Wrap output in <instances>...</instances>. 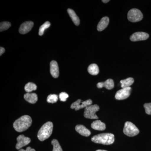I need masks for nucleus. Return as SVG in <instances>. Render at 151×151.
<instances>
[{
	"label": "nucleus",
	"instance_id": "nucleus-1",
	"mask_svg": "<svg viewBox=\"0 0 151 151\" xmlns=\"http://www.w3.org/2000/svg\"><path fill=\"white\" fill-rule=\"evenodd\" d=\"M32 119L29 116L24 115L14 122L13 127L17 132H21L29 128L32 124Z\"/></svg>",
	"mask_w": 151,
	"mask_h": 151
},
{
	"label": "nucleus",
	"instance_id": "nucleus-2",
	"mask_svg": "<svg viewBox=\"0 0 151 151\" xmlns=\"http://www.w3.org/2000/svg\"><path fill=\"white\" fill-rule=\"evenodd\" d=\"M115 140L114 135L111 133H103L95 135L92 138L93 142L104 145L113 144Z\"/></svg>",
	"mask_w": 151,
	"mask_h": 151
},
{
	"label": "nucleus",
	"instance_id": "nucleus-3",
	"mask_svg": "<svg viewBox=\"0 0 151 151\" xmlns=\"http://www.w3.org/2000/svg\"><path fill=\"white\" fill-rule=\"evenodd\" d=\"M53 127V124L51 122H47L44 124L38 132L39 140L44 141L49 138L52 134Z\"/></svg>",
	"mask_w": 151,
	"mask_h": 151
},
{
	"label": "nucleus",
	"instance_id": "nucleus-4",
	"mask_svg": "<svg viewBox=\"0 0 151 151\" xmlns=\"http://www.w3.org/2000/svg\"><path fill=\"white\" fill-rule=\"evenodd\" d=\"M123 132L128 137H133L138 134L139 130L132 122H127L125 123Z\"/></svg>",
	"mask_w": 151,
	"mask_h": 151
},
{
	"label": "nucleus",
	"instance_id": "nucleus-5",
	"mask_svg": "<svg viewBox=\"0 0 151 151\" xmlns=\"http://www.w3.org/2000/svg\"><path fill=\"white\" fill-rule=\"evenodd\" d=\"M100 110V107L97 105H91L85 108L84 116L86 119H98L96 113Z\"/></svg>",
	"mask_w": 151,
	"mask_h": 151
},
{
	"label": "nucleus",
	"instance_id": "nucleus-6",
	"mask_svg": "<svg viewBox=\"0 0 151 151\" xmlns=\"http://www.w3.org/2000/svg\"><path fill=\"white\" fill-rule=\"evenodd\" d=\"M128 19L132 22H137L142 19L143 15L139 10L133 9L130 10L128 13Z\"/></svg>",
	"mask_w": 151,
	"mask_h": 151
},
{
	"label": "nucleus",
	"instance_id": "nucleus-7",
	"mask_svg": "<svg viewBox=\"0 0 151 151\" xmlns=\"http://www.w3.org/2000/svg\"><path fill=\"white\" fill-rule=\"evenodd\" d=\"M92 100L90 99L82 102L81 100L78 99L77 101L71 104L70 108L72 109H75V111H78L81 108H86L88 106L92 105Z\"/></svg>",
	"mask_w": 151,
	"mask_h": 151
},
{
	"label": "nucleus",
	"instance_id": "nucleus-8",
	"mask_svg": "<svg viewBox=\"0 0 151 151\" xmlns=\"http://www.w3.org/2000/svg\"><path fill=\"white\" fill-rule=\"evenodd\" d=\"M132 88L131 87L122 88L116 92L115 97L117 100H125L128 98L131 94Z\"/></svg>",
	"mask_w": 151,
	"mask_h": 151
},
{
	"label": "nucleus",
	"instance_id": "nucleus-9",
	"mask_svg": "<svg viewBox=\"0 0 151 151\" xmlns=\"http://www.w3.org/2000/svg\"><path fill=\"white\" fill-rule=\"evenodd\" d=\"M17 143L16 148L17 150H20L24 146L27 145L31 142V139L27 137H25L24 135H20L17 139Z\"/></svg>",
	"mask_w": 151,
	"mask_h": 151
},
{
	"label": "nucleus",
	"instance_id": "nucleus-10",
	"mask_svg": "<svg viewBox=\"0 0 151 151\" xmlns=\"http://www.w3.org/2000/svg\"><path fill=\"white\" fill-rule=\"evenodd\" d=\"M149 37L148 34L144 32H137L133 34L130 37V40L135 42L138 41L145 40Z\"/></svg>",
	"mask_w": 151,
	"mask_h": 151
},
{
	"label": "nucleus",
	"instance_id": "nucleus-11",
	"mask_svg": "<svg viewBox=\"0 0 151 151\" xmlns=\"http://www.w3.org/2000/svg\"><path fill=\"white\" fill-rule=\"evenodd\" d=\"M34 26V23L32 21H27L23 23L19 29V32L22 34H25L29 32Z\"/></svg>",
	"mask_w": 151,
	"mask_h": 151
},
{
	"label": "nucleus",
	"instance_id": "nucleus-12",
	"mask_svg": "<svg viewBox=\"0 0 151 151\" xmlns=\"http://www.w3.org/2000/svg\"><path fill=\"white\" fill-rule=\"evenodd\" d=\"M50 72L52 77L57 78L59 76V70L56 61L52 60L50 63Z\"/></svg>",
	"mask_w": 151,
	"mask_h": 151
},
{
	"label": "nucleus",
	"instance_id": "nucleus-13",
	"mask_svg": "<svg viewBox=\"0 0 151 151\" xmlns=\"http://www.w3.org/2000/svg\"><path fill=\"white\" fill-rule=\"evenodd\" d=\"M97 87L98 88H102L105 87L106 89L111 90L113 89L114 87V83L113 79H108L105 82H99L97 85Z\"/></svg>",
	"mask_w": 151,
	"mask_h": 151
},
{
	"label": "nucleus",
	"instance_id": "nucleus-14",
	"mask_svg": "<svg viewBox=\"0 0 151 151\" xmlns=\"http://www.w3.org/2000/svg\"><path fill=\"white\" fill-rule=\"evenodd\" d=\"M75 130L80 134L84 137H89L91 134V132L86 127L82 125H78L75 127Z\"/></svg>",
	"mask_w": 151,
	"mask_h": 151
},
{
	"label": "nucleus",
	"instance_id": "nucleus-15",
	"mask_svg": "<svg viewBox=\"0 0 151 151\" xmlns=\"http://www.w3.org/2000/svg\"><path fill=\"white\" fill-rule=\"evenodd\" d=\"M109 23V19L108 17H105L101 19L97 26L98 31L101 32L105 29L108 27Z\"/></svg>",
	"mask_w": 151,
	"mask_h": 151
},
{
	"label": "nucleus",
	"instance_id": "nucleus-16",
	"mask_svg": "<svg viewBox=\"0 0 151 151\" xmlns=\"http://www.w3.org/2000/svg\"><path fill=\"white\" fill-rule=\"evenodd\" d=\"M24 98L27 102L32 104H35L38 100L37 94L35 93H27L24 95Z\"/></svg>",
	"mask_w": 151,
	"mask_h": 151
},
{
	"label": "nucleus",
	"instance_id": "nucleus-17",
	"mask_svg": "<svg viewBox=\"0 0 151 151\" xmlns=\"http://www.w3.org/2000/svg\"><path fill=\"white\" fill-rule=\"evenodd\" d=\"M91 127L94 130L98 131H103L106 129V125L100 120H96L92 122Z\"/></svg>",
	"mask_w": 151,
	"mask_h": 151
},
{
	"label": "nucleus",
	"instance_id": "nucleus-18",
	"mask_svg": "<svg viewBox=\"0 0 151 151\" xmlns=\"http://www.w3.org/2000/svg\"><path fill=\"white\" fill-rule=\"evenodd\" d=\"M67 12L74 24L76 26L79 25L80 24V19L75 13V12L71 9H68Z\"/></svg>",
	"mask_w": 151,
	"mask_h": 151
},
{
	"label": "nucleus",
	"instance_id": "nucleus-19",
	"mask_svg": "<svg viewBox=\"0 0 151 151\" xmlns=\"http://www.w3.org/2000/svg\"><path fill=\"white\" fill-rule=\"evenodd\" d=\"M88 71L91 75H97L99 73V67L97 64H91L88 68Z\"/></svg>",
	"mask_w": 151,
	"mask_h": 151
},
{
	"label": "nucleus",
	"instance_id": "nucleus-20",
	"mask_svg": "<svg viewBox=\"0 0 151 151\" xmlns=\"http://www.w3.org/2000/svg\"><path fill=\"white\" fill-rule=\"evenodd\" d=\"M134 78H128L124 80H121L120 81V83L122 84V88H127V87H130V86L132 85L134 83Z\"/></svg>",
	"mask_w": 151,
	"mask_h": 151
},
{
	"label": "nucleus",
	"instance_id": "nucleus-21",
	"mask_svg": "<svg viewBox=\"0 0 151 151\" xmlns=\"http://www.w3.org/2000/svg\"><path fill=\"white\" fill-rule=\"evenodd\" d=\"M37 88V85L32 82H29L26 84L24 87L25 90L27 93L32 92L33 91L36 90Z\"/></svg>",
	"mask_w": 151,
	"mask_h": 151
},
{
	"label": "nucleus",
	"instance_id": "nucleus-22",
	"mask_svg": "<svg viewBox=\"0 0 151 151\" xmlns=\"http://www.w3.org/2000/svg\"><path fill=\"white\" fill-rule=\"evenodd\" d=\"M50 26V23L49 22H46L43 24L41 26L39 31V35L40 36L43 35L45 30L49 27Z\"/></svg>",
	"mask_w": 151,
	"mask_h": 151
},
{
	"label": "nucleus",
	"instance_id": "nucleus-23",
	"mask_svg": "<svg viewBox=\"0 0 151 151\" xmlns=\"http://www.w3.org/2000/svg\"><path fill=\"white\" fill-rule=\"evenodd\" d=\"M51 144L53 146L52 151H63L62 148L57 140L55 139L52 140Z\"/></svg>",
	"mask_w": 151,
	"mask_h": 151
},
{
	"label": "nucleus",
	"instance_id": "nucleus-24",
	"mask_svg": "<svg viewBox=\"0 0 151 151\" xmlns=\"http://www.w3.org/2000/svg\"><path fill=\"white\" fill-rule=\"evenodd\" d=\"M11 24L9 22H1L0 23V32L4 31L8 29L11 27Z\"/></svg>",
	"mask_w": 151,
	"mask_h": 151
},
{
	"label": "nucleus",
	"instance_id": "nucleus-25",
	"mask_svg": "<svg viewBox=\"0 0 151 151\" xmlns=\"http://www.w3.org/2000/svg\"><path fill=\"white\" fill-rule=\"evenodd\" d=\"M58 100V96L57 94H50L47 97V101L48 103H56Z\"/></svg>",
	"mask_w": 151,
	"mask_h": 151
},
{
	"label": "nucleus",
	"instance_id": "nucleus-26",
	"mask_svg": "<svg viewBox=\"0 0 151 151\" xmlns=\"http://www.w3.org/2000/svg\"><path fill=\"white\" fill-rule=\"evenodd\" d=\"M68 97H69L68 94L64 92H61L59 95L60 100L63 102L66 101Z\"/></svg>",
	"mask_w": 151,
	"mask_h": 151
},
{
	"label": "nucleus",
	"instance_id": "nucleus-27",
	"mask_svg": "<svg viewBox=\"0 0 151 151\" xmlns=\"http://www.w3.org/2000/svg\"><path fill=\"white\" fill-rule=\"evenodd\" d=\"M144 106L145 109L146 113L151 115V103H145Z\"/></svg>",
	"mask_w": 151,
	"mask_h": 151
},
{
	"label": "nucleus",
	"instance_id": "nucleus-28",
	"mask_svg": "<svg viewBox=\"0 0 151 151\" xmlns=\"http://www.w3.org/2000/svg\"><path fill=\"white\" fill-rule=\"evenodd\" d=\"M19 151H36L35 149L32 148L31 147H29L27 148L26 150H24V149H21L19 150Z\"/></svg>",
	"mask_w": 151,
	"mask_h": 151
},
{
	"label": "nucleus",
	"instance_id": "nucleus-29",
	"mask_svg": "<svg viewBox=\"0 0 151 151\" xmlns=\"http://www.w3.org/2000/svg\"><path fill=\"white\" fill-rule=\"evenodd\" d=\"M5 51V50L4 48L1 47H0V55L1 56L4 52Z\"/></svg>",
	"mask_w": 151,
	"mask_h": 151
},
{
	"label": "nucleus",
	"instance_id": "nucleus-30",
	"mask_svg": "<svg viewBox=\"0 0 151 151\" xmlns=\"http://www.w3.org/2000/svg\"><path fill=\"white\" fill-rule=\"evenodd\" d=\"M109 1H109V0H108V1H105V0H103V1H102V2H103L104 3H107Z\"/></svg>",
	"mask_w": 151,
	"mask_h": 151
},
{
	"label": "nucleus",
	"instance_id": "nucleus-31",
	"mask_svg": "<svg viewBox=\"0 0 151 151\" xmlns=\"http://www.w3.org/2000/svg\"><path fill=\"white\" fill-rule=\"evenodd\" d=\"M96 151H108L105 150H97Z\"/></svg>",
	"mask_w": 151,
	"mask_h": 151
}]
</instances>
